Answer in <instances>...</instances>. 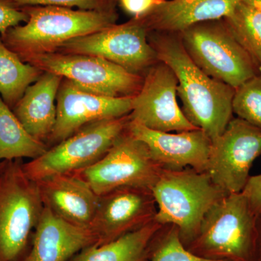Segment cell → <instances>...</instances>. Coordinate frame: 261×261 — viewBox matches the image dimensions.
<instances>
[{"instance_id": "6da1fadb", "label": "cell", "mask_w": 261, "mask_h": 261, "mask_svg": "<svg viewBox=\"0 0 261 261\" xmlns=\"http://www.w3.org/2000/svg\"><path fill=\"white\" fill-rule=\"evenodd\" d=\"M147 38L159 61L168 65L177 78V94L185 116L213 142L233 118L235 89L209 76L194 63L184 47L181 34L150 32Z\"/></svg>"}, {"instance_id": "7a4b0ae2", "label": "cell", "mask_w": 261, "mask_h": 261, "mask_svg": "<svg viewBox=\"0 0 261 261\" xmlns=\"http://www.w3.org/2000/svg\"><path fill=\"white\" fill-rule=\"evenodd\" d=\"M29 19L23 25L12 27L2 39L23 62L38 55L56 53L71 39L115 25L117 9L86 10L65 7L25 6Z\"/></svg>"}, {"instance_id": "3957f363", "label": "cell", "mask_w": 261, "mask_h": 261, "mask_svg": "<svg viewBox=\"0 0 261 261\" xmlns=\"http://www.w3.org/2000/svg\"><path fill=\"white\" fill-rule=\"evenodd\" d=\"M186 248L211 260L257 261L256 216L243 192L228 194L216 202Z\"/></svg>"}, {"instance_id": "277c9868", "label": "cell", "mask_w": 261, "mask_h": 261, "mask_svg": "<svg viewBox=\"0 0 261 261\" xmlns=\"http://www.w3.org/2000/svg\"><path fill=\"white\" fill-rule=\"evenodd\" d=\"M151 190L157 204L154 220L162 225H174L185 247L197 236L206 213L226 195L207 172L191 168H162Z\"/></svg>"}, {"instance_id": "5b68a950", "label": "cell", "mask_w": 261, "mask_h": 261, "mask_svg": "<svg viewBox=\"0 0 261 261\" xmlns=\"http://www.w3.org/2000/svg\"><path fill=\"white\" fill-rule=\"evenodd\" d=\"M37 182L25 175L22 159L0 162V261H23L42 211Z\"/></svg>"}, {"instance_id": "8992f818", "label": "cell", "mask_w": 261, "mask_h": 261, "mask_svg": "<svg viewBox=\"0 0 261 261\" xmlns=\"http://www.w3.org/2000/svg\"><path fill=\"white\" fill-rule=\"evenodd\" d=\"M180 34L187 54L213 79L236 89L260 74L223 19L195 24Z\"/></svg>"}, {"instance_id": "52a82bcc", "label": "cell", "mask_w": 261, "mask_h": 261, "mask_svg": "<svg viewBox=\"0 0 261 261\" xmlns=\"http://www.w3.org/2000/svg\"><path fill=\"white\" fill-rule=\"evenodd\" d=\"M129 115L89 123L53 146L40 157L23 163L25 175L37 181L53 175L70 173L98 162L126 129Z\"/></svg>"}, {"instance_id": "ba28073f", "label": "cell", "mask_w": 261, "mask_h": 261, "mask_svg": "<svg viewBox=\"0 0 261 261\" xmlns=\"http://www.w3.org/2000/svg\"><path fill=\"white\" fill-rule=\"evenodd\" d=\"M24 63L56 73L92 93L111 97H134L144 76L134 74L112 62L87 55L56 53L31 57Z\"/></svg>"}, {"instance_id": "9c48e42d", "label": "cell", "mask_w": 261, "mask_h": 261, "mask_svg": "<svg viewBox=\"0 0 261 261\" xmlns=\"http://www.w3.org/2000/svg\"><path fill=\"white\" fill-rule=\"evenodd\" d=\"M162 168L151 157L147 145L130 135L126 127L104 157L92 166L71 173L102 196L121 187L151 189Z\"/></svg>"}, {"instance_id": "30bf717a", "label": "cell", "mask_w": 261, "mask_h": 261, "mask_svg": "<svg viewBox=\"0 0 261 261\" xmlns=\"http://www.w3.org/2000/svg\"><path fill=\"white\" fill-rule=\"evenodd\" d=\"M148 33L138 18L68 41L58 48L64 54L99 57L134 74L144 76L160 61L149 44Z\"/></svg>"}, {"instance_id": "8fae6325", "label": "cell", "mask_w": 261, "mask_h": 261, "mask_svg": "<svg viewBox=\"0 0 261 261\" xmlns=\"http://www.w3.org/2000/svg\"><path fill=\"white\" fill-rule=\"evenodd\" d=\"M261 156V130L233 118L211 145L207 174L226 195L240 193L246 186L252 163Z\"/></svg>"}, {"instance_id": "7c38bea8", "label": "cell", "mask_w": 261, "mask_h": 261, "mask_svg": "<svg viewBox=\"0 0 261 261\" xmlns=\"http://www.w3.org/2000/svg\"><path fill=\"white\" fill-rule=\"evenodd\" d=\"M178 80L172 69L162 61L144 75L139 93L132 98V121L150 129L181 132L197 129L178 106Z\"/></svg>"}, {"instance_id": "4fadbf2b", "label": "cell", "mask_w": 261, "mask_h": 261, "mask_svg": "<svg viewBox=\"0 0 261 261\" xmlns=\"http://www.w3.org/2000/svg\"><path fill=\"white\" fill-rule=\"evenodd\" d=\"M157 204L147 187H124L99 196L89 229L97 243H111L154 221Z\"/></svg>"}, {"instance_id": "5bb4252c", "label": "cell", "mask_w": 261, "mask_h": 261, "mask_svg": "<svg viewBox=\"0 0 261 261\" xmlns=\"http://www.w3.org/2000/svg\"><path fill=\"white\" fill-rule=\"evenodd\" d=\"M132 98L106 97L92 93L63 78L57 94L56 123L47 142L48 149L89 123L129 115Z\"/></svg>"}, {"instance_id": "9a60e30c", "label": "cell", "mask_w": 261, "mask_h": 261, "mask_svg": "<svg viewBox=\"0 0 261 261\" xmlns=\"http://www.w3.org/2000/svg\"><path fill=\"white\" fill-rule=\"evenodd\" d=\"M127 130L147 145L151 157L163 168L207 171L212 141L200 128L172 134L150 129L130 119Z\"/></svg>"}, {"instance_id": "2e32d148", "label": "cell", "mask_w": 261, "mask_h": 261, "mask_svg": "<svg viewBox=\"0 0 261 261\" xmlns=\"http://www.w3.org/2000/svg\"><path fill=\"white\" fill-rule=\"evenodd\" d=\"M44 206L66 222L90 228L99 196L74 173L53 175L36 181Z\"/></svg>"}, {"instance_id": "e0dca14e", "label": "cell", "mask_w": 261, "mask_h": 261, "mask_svg": "<svg viewBox=\"0 0 261 261\" xmlns=\"http://www.w3.org/2000/svg\"><path fill=\"white\" fill-rule=\"evenodd\" d=\"M97 240L89 228L66 222L44 207L23 261H69Z\"/></svg>"}, {"instance_id": "ac0fdd59", "label": "cell", "mask_w": 261, "mask_h": 261, "mask_svg": "<svg viewBox=\"0 0 261 261\" xmlns=\"http://www.w3.org/2000/svg\"><path fill=\"white\" fill-rule=\"evenodd\" d=\"M240 3V0H165L138 18L148 34H180L195 24L228 16Z\"/></svg>"}, {"instance_id": "d6986e66", "label": "cell", "mask_w": 261, "mask_h": 261, "mask_svg": "<svg viewBox=\"0 0 261 261\" xmlns=\"http://www.w3.org/2000/svg\"><path fill=\"white\" fill-rule=\"evenodd\" d=\"M63 79L56 73L44 72L12 109L27 132L46 145L56 126V101Z\"/></svg>"}, {"instance_id": "ffe728a7", "label": "cell", "mask_w": 261, "mask_h": 261, "mask_svg": "<svg viewBox=\"0 0 261 261\" xmlns=\"http://www.w3.org/2000/svg\"><path fill=\"white\" fill-rule=\"evenodd\" d=\"M163 226L154 220L111 243L86 247L69 261H149L152 240Z\"/></svg>"}, {"instance_id": "44dd1931", "label": "cell", "mask_w": 261, "mask_h": 261, "mask_svg": "<svg viewBox=\"0 0 261 261\" xmlns=\"http://www.w3.org/2000/svg\"><path fill=\"white\" fill-rule=\"evenodd\" d=\"M48 149L27 132L0 96V162L23 158L36 159Z\"/></svg>"}, {"instance_id": "7402d4cb", "label": "cell", "mask_w": 261, "mask_h": 261, "mask_svg": "<svg viewBox=\"0 0 261 261\" xmlns=\"http://www.w3.org/2000/svg\"><path fill=\"white\" fill-rule=\"evenodd\" d=\"M43 73L37 67L24 63L5 45L0 35V96L7 106L13 109Z\"/></svg>"}, {"instance_id": "603a6c76", "label": "cell", "mask_w": 261, "mask_h": 261, "mask_svg": "<svg viewBox=\"0 0 261 261\" xmlns=\"http://www.w3.org/2000/svg\"><path fill=\"white\" fill-rule=\"evenodd\" d=\"M223 20L261 74V12L240 2Z\"/></svg>"}, {"instance_id": "cb8c5ba5", "label": "cell", "mask_w": 261, "mask_h": 261, "mask_svg": "<svg viewBox=\"0 0 261 261\" xmlns=\"http://www.w3.org/2000/svg\"><path fill=\"white\" fill-rule=\"evenodd\" d=\"M149 261H220L199 256L189 251L182 244L178 228L172 224L163 225L151 245Z\"/></svg>"}, {"instance_id": "d4e9b609", "label": "cell", "mask_w": 261, "mask_h": 261, "mask_svg": "<svg viewBox=\"0 0 261 261\" xmlns=\"http://www.w3.org/2000/svg\"><path fill=\"white\" fill-rule=\"evenodd\" d=\"M233 114L261 130V74H257L235 89Z\"/></svg>"}, {"instance_id": "484cf974", "label": "cell", "mask_w": 261, "mask_h": 261, "mask_svg": "<svg viewBox=\"0 0 261 261\" xmlns=\"http://www.w3.org/2000/svg\"><path fill=\"white\" fill-rule=\"evenodd\" d=\"M19 8L25 6H57L86 10L117 9L116 0H11Z\"/></svg>"}, {"instance_id": "4316f807", "label": "cell", "mask_w": 261, "mask_h": 261, "mask_svg": "<svg viewBox=\"0 0 261 261\" xmlns=\"http://www.w3.org/2000/svg\"><path fill=\"white\" fill-rule=\"evenodd\" d=\"M29 17L21 8L11 0H0V35H5L8 29L25 23Z\"/></svg>"}, {"instance_id": "83f0119b", "label": "cell", "mask_w": 261, "mask_h": 261, "mask_svg": "<svg viewBox=\"0 0 261 261\" xmlns=\"http://www.w3.org/2000/svg\"><path fill=\"white\" fill-rule=\"evenodd\" d=\"M165 0H116L122 9L132 15L133 18H139L148 13L154 7L163 3Z\"/></svg>"}, {"instance_id": "f1b7e54d", "label": "cell", "mask_w": 261, "mask_h": 261, "mask_svg": "<svg viewBox=\"0 0 261 261\" xmlns=\"http://www.w3.org/2000/svg\"><path fill=\"white\" fill-rule=\"evenodd\" d=\"M242 192L248 200L252 212L257 216L261 211V173L250 176Z\"/></svg>"}, {"instance_id": "f546056e", "label": "cell", "mask_w": 261, "mask_h": 261, "mask_svg": "<svg viewBox=\"0 0 261 261\" xmlns=\"http://www.w3.org/2000/svg\"><path fill=\"white\" fill-rule=\"evenodd\" d=\"M257 261H261V211L256 216Z\"/></svg>"}, {"instance_id": "4dcf8cb0", "label": "cell", "mask_w": 261, "mask_h": 261, "mask_svg": "<svg viewBox=\"0 0 261 261\" xmlns=\"http://www.w3.org/2000/svg\"><path fill=\"white\" fill-rule=\"evenodd\" d=\"M240 2L261 12V0H240Z\"/></svg>"}]
</instances>
